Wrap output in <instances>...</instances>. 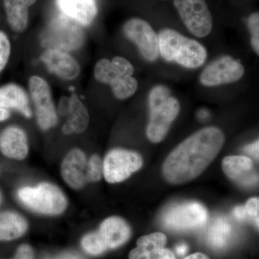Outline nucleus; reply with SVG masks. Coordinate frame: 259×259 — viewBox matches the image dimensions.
Returning <instances> with one entry per match:
<instances>
[{"label": "nucleus", "instance_id": "32", "mask_svg": "<svg viewBox=\"0 0 259 259\" xmlns=\"http://www.w3.org/2000/svg\"><path fill=\"white\" fill-rule=\"evenodd\" d=\"M258 140L255 141L253 144L248 145L244 148L245 152L248 153L250 156H253L255 159H258Z\"/></svg>", "mask_w": 259, "mask_h": 259}, {"label": "nucleus", "instance_id": "17", "mask_svg": "<svg viewBox=\"0 0 259 259\" xmlns=\"http://www.w3.org/2000/svg\"><path fill=\"white\" fill-rule=\"evenodd\" d=\"M107 250L118 248L128 241L131 228L122 218L111 217L102 222L97 232Z\"/></svg>", "mask_w": 259, "mask_h": 259}, {"label": "nucleus", "instance_id": "8", "mask_svg": "<svg viewBox=\"0 0 259 259\" xmlns=\"http://www.w3.org/2000/svg\"><path fill=\"white\" fill-rule=\"evenodd\" d=\"M174 4L191 33L197 37L210 33L212 17L205 0H174Z\"/></svg>", "mask_w": 259, "mask_h": 259}, {"label": "nucleus", "instance_id": "10", "mask_svg": "<svg viewBox=\"0 0 259 259\" xmlns=\"http://www.w3.org/2000/svg\"><path fill=\"white\" fill-rule=\"evenodd\" d=\"M28 86L35 107L37 124L44 131L55 127L58 122L57 113L49 85L40 76H32L29 79Z\"/></svg>", "mask_w": 259, "mask_h": 259}, {"label": "nucleus", "instance_id": "3", "mask_svg": "<svg viewBox=\"0 0 259 259\" xmlns=\"http://www.w3.org/2000/svg\"><path fill=\"white\" fill-rule=\"evenodd\" d=\"M148 105L150 116L146 135L151 142L159 143L166 137L180 113V102L171 96L166 87L156 85L150 92Z\"/></svg>", "mask_w": 259, "mask_h": 259}, {"label": "nucleus", "instance_id": "19", "mask_svg": "<svg viewBox=\"0 0 259 259\" xmlns=\"http://www.w3.org/2000/svg\"><path fill=\"white\" fill-rule=\"evenodd\" d=\"M66 16L83 26L93 23L97 14L95 0H56Z\"/></svg>", "mask_w": 259, "mask_h": 259}, {"label": "nucleus", "instance_id": "16", "mask_svg": "<svg viewBox=\"0 0 259 259\" xmlns=\"http://www.w3.org/2000/svg\"><path fill=\"white\" fill-rule=\"evenodd\" d=\"M223 169L231 180L238 185H254L258 182V174L253 169V163L246 156H228L223 159Z\"/></svg>", "mask_w": 259, "mask_h": 259}, {"label": "nucleus", "instance_id": "25", "mask_svg": "<svg viewBox=\"0 0 259 259\" xmlns=\"http://www.w3.org/2000/svg\"><path fill=\"white\" fill-rule=\"evenodd\" d=\"M81 243L83 250L90 255H100L107 250L97 232L86 235Z\"/></svg>", "mask_w": 259, "mask_h": 259}, {"label": "nucleus", "instance_id": "20", "mask_svg": "<svg viewBox=\"0 0 259 259\" xmlns=\"http://www.w3.org/2000/svg\"><path fill=\"white\" fill-rule=\"evenodd\" d=\"M0 107L17 110L28 118L32 117L28 95L21 87L15 83L0 88Z\"/></svg>", "mask_w": 259, "mask_h": 259}, {"label": "nucleus", "instance_id": "27", "mask_svg": "<svg viewBox=\"0 0 259 259\" xmlns=\"http://www.w3.org/2000/svg\"><path fill=\"white\" fill-rule=\"evenodd\" d=\"M103 174V163L97 155H93L88 162V182L100 180Z\"/></svg>", "mask_w": 259, "mask_h": 259}, {"label": "nucleus", "instance_id": "1", "mask_svg": "<svg viewBox=\"0 0 259 259\" xmlns=\"http://www.w3.org/2000/svg\"><path fill=\"white\" fill-rule=\"evenodd\" d=\"M224 142L221 130L215 127L199 130L168 155L163 163V176L177 185L194 180L212 163Z\"/></svg>", "mask_w": 259, "mask_h": 259}, {"label": "nucleus", "instance_id": "24", "mask_svg": "<svg viewBox=\"0 0 259 259\" xmlns=\"http://www.w3.org/2000/svg\"><path fill=\"white\" fill-rule=\"evenodd\" d=\"M71 99L69 118L66 123L69 124L75 134H81L88 128L90 116L88 109L80 101L77 95L73 94Z\"/></svg>", "mask_w": 259, "mask_h": 259}, {"label": "nucleus", "instance_id": "30", "mask_svg": "<svg viewBox=\"0 0 259 259\" xmlns=\"http://www.w3.org/2000/svg\"><path fill=\"white\" fill-rule=\"evenodd\" d=\"M34 253L31 247L23 244L18 247L13 259H33Z\"/></svg>", "mask_w": 259, "mask_h": 259}, {"label": "nucleus", "instance_id": "14", "mask_svg": "<svg viewBox=\"0 0 259 259\" xmlns=\"http://www.w3.org/2000/svg\"><path fill=\"white\" fill-rule=\"evenodd\" d=\"M40 59L51 72L61 79L72 80L79 75V64L66 51L47 49L42 53Z\"/></svg>", "mask_w": 259, "mask_h": 259}, {"label": "nucleus", "instance_id": "13", "mask_svg": "<svg viewBox=\"0 0 259 259\" xmlns=\"http://www.w3.org/2000/svg\"><path fill=\"white\" fill-rule=\"evenodd\" d=\"M61 175L69 187L75 190L82 188L88 182V161L86 155L79 148L71 150L61 164Z\"/></svg>", "mask_w": 259, "mask_h": 259}, {"label": "nucleus", "instance_id": "26", "mask_svg": "<svg viewBox=\"0 0 259 259\" xmlns=\"http://www.w3.org/2000/svg\"><path fill=\"white\" fill-rule=\"evenodd\" d=\"M248 27L251 34L250 44L253 50L259 54V14L254 13L250 15L248 19Z\"/></svg>", "mask_w": 259, "mask_h": 259}, {"label": "nucleus", "instance_id": "37", "mask_svg": "<svg viewBox=\"0 0 259 259\" xmlns=\"http://www.w3.org/2000/svg\"><path fill=\"white\" fill-rule=\"evenodd\" d=\"M0 202H1V196H0Z\"/></svg>", "mask_w": 259, "mask_h": 259}, {"label": "nucleus", "instance_id": "11", "mask_svg": "<svg viewBox=\"0 0 259 259\" xmlns=\"http://www.w3.org/2000/svg\"><path fill=\"white\" fill-rule=\"evenodd\" d=\"M124 34L139 48L145 59L153 61L159 55L158 36L146 20L140 18L130 19L123 26Z\"/></svg>", "mask_w": 259, "mask_h": 259}, {"label": "nucleus", "instance_id": "12", "mask_svg": "<svg viewBox=\"0 0 259 259\" xmlns=\"http://www.w3.org/2000/svg\"><path fill=\"white\" fill-rule=\"evenodd\" d=\"M245 69L241 63L229 56L212 61L199 76L201 83L206 87H215L239 81L244 75Z\"/></svg>", "mask_w": 259, "mask_h": 259}, {"label": "nucleus", "instance_id": "23", "mask_svg": "<svg viewBox=\"0 0 259 259\" xmlns=\"http://www.w3.org/2000/svg\"><path fill=\"white\" fill-rule=\"evenodd\" d=\"M233 235V228L228 220L217 218L209 227L207 243L213 248L222 249L228 245Z\"/></svg>", "mask_w": 259, "mask_h": 259}, {"label": "nucleus", "instance_id": "18", "mask_svg": "<svg viewBox=\"0 0 259 259\" xmlns=\"http://www.w3.org/2000/svg\"><path fill=\"white\" fill-rule=\"evenodd\" d=\"M28 151L26 134L20 127L10 126L0 134V151L6 157L23 160Z\"/></svg>", "mask_w": 259, "mask_h": 259}, {"label": "nucleus", "instance_id": "2", "mask_svg": "<svg viewBox=\"0 0 259 259\" xmlns=\"http://www.w3.org/2000/svg\"><path fill=\"white\" fill-rule=\"evenodd\" d=\"M158 36L159 54L164 60L188 69L200 67L205 62L207 51L197 40L171 28L161 30Z\"/></svg>", "mask_w": 259, "mask_h": 259}, {"label": "nucleus", "instance_id": "6", "mask_svg": "<svg viewBox=\"0 0 259 259\" xmlns=\"http://www.w3.org/2000/svg\"><path fill=\"white\" fill-rule=\"evenodd\" d=\"M80 24L66 15L52 20L41 35V42L48 49L73 51L79 49L83 42Z\"/></svg>", "mask_w": 259, "mask_h": 259}, {"label": "nucleus", "instance_id": "33", "mask_svg": "<svg viewBox=\"0 0 259 259\" xmlns=\"http://www.w3.org/2000/svg\"><path fill=\"white\" fill-rule=\"evenodd\" d=\"M233 215L238 221H246L247 214L244 206H238L233 209Z\"/></svg>", "mask_w": 259, "mask_h": 259}, {"label": "nucleus", "instance_id": "7", "mask_svg": "<svg viewBox=\"0 0 259 259\" xmlns=\"http://www.w3.org/2000/svg\"><path fill=\"white\" fill-rule=\"evenodd\" d=\"M207 220V212L203 205L197 202H185L166 209L162 223L171 231H187L203 226Z\"/></svg>", "mask_w": 259, "mask_h": 259}, {"label": "nucleus", "instance_id": "9", "mask_svg": "<svg viewBox=\"0 0 259 259\" xmlns=\"http://www.w3.org/2000/svg\"><path fill=\"white\" fill-rule=\"evenodd\" d=\"M143 165L139 153L124 149H114L107 153L103 162V175L109 183L127 180Z\"/></svg>", "mask_w": 259, "mask_h": 259}, {"label": "nucleus", "instance_id": "21", "mask_svg": "<svg viewBox=\"0 0 259 259\" xmlns=\"http://www.w3.org/2000/svg\"><path fill=\"white\" fill-rule=\"evenodd\" d=\"M37 0H4L7 20L15 32H22L28 27V8Z\"/></svg>", "mask_w": 259, "mask_h": 259}, {"label": "nucleus", "instance_id": "35", "mask_svg": "<svg viewBox=\"0 0 259 259\" xmlns=\"http://www.w3.org/2000/svg\"><path fill=\"white\" fill-rule=\"evenodd\" d=\"M10 116V110L0 107V122L8 120Z\"/></svg>", "mask_w": 259, "mask_h": 259}, {"label": "nucleus", "instance_id": "4", "mask_svg": "<svg viewBox=\"0 0 259 259\" xmlns=\"http://www.w3.org/2000/svg\"><path fill=\"white\" fill-rule=\"evenodd\" d=\"M134 74L133 65L121 56H115L112 61L102 59L94 69L97 81L110 85L114 96L120 100L129 98L137 91L138 81L133 77Z\"/></svg>", "mask_w": 259, "mask_h": 259}, {"label": "nucleus", "instance_id": "22", "mask_svg": "<svg viewBox=\"0 0 259 259\" xmlns=\"http://www.w3.org/2000/svg\"><path fill=\"white\" fill-rule=\"evenodd\" d=\"M28 223L17 213H0V241H12L25 234Z\"/></svg>", "mask_w": 259, "mask_h": 259}, {"label": "nucleus", "instance_id": "28", "mask_svg": "<svg viewBox=\"0 0 259 259\" xmlns=\"http://www.w3.org/2000/svg\"><path fill=\"white\" fill-rule=\"evenodd\" d=\"M10 53H11V44H10L9 38L4 32L0 30V72L8 64Z\"/></svg>", "mask_w": 259, "mask_h": 259}, {"label": "nucleus", "instance_id": "5", "mask_svg": "<svg viewBox=\"0 0 259 259\" xmlns=\"http://www.w3.org/2000/svg\"><path fill=\"white\" fill-rule=\"evenodd\" d=\"M18 197L29 209L47 215L61 214L67 206V200L60 189L49 183L23 187L18 190Z\"/></svg>", "mask_w": 259, "mask_h": 259}, {"label": "nucleus", "instance_id": "29", "mask_svg": "<svg viewBox=\"0 0 259 259\" xmlns=\"http://www.w3.org/2000/svg\"><path fill=\"white\" fill-rule=\"evenodd\" d=\"M247 220L253 221L257 228H258V198H252L247 202L244 206Z\"/></svg>", "mask_w": 259, "mask_h": 259}, {"label": "nucleus", "instance_id": "15", "mask_svg": "<svg viewBox=\"0 0 259 259\" xmlns=\"http://www.w3.org/2000/svg\"><path fill=\"white\" fill-rule=\"evenodd\" d=\"M166 237L161 233H153L141 237L137 247L129 253V259H175L171 250L165 248Z\"/></svg>", "mask_w": 259, "mask_h": 259}, {"label": "nucleus", "instance_id": "36", "mask_svg": "<svg viewBox=\"0 0 259 259\" xmlns=\"http://www.w3.org/2000/svg\"><path fill=\"white\" fill-rule=\"evenodd\" d=\"M184 259H209V257L202 253H195L194 254L189 255Z\"/></svg>", "mask_w": 259, "mask_h": 259}, {"label": "nucleus", "instance_id": "31", "mask_svg": "<svg viewBox=\"0 0 259 259\" xmlns=\"http://www.w3.org/2000/svg\"><path fill=\"white\" fill-rule=\"evenodd\" d=\"M71 108V99L68 97H61L59 105V112L61 115H69Z\"/></svg>", "mask_w": 259, "mask_h": 259}, {"label": "nucleus", "instance_id": "34", "mask_svg": "<svg viewBox=\"0 0 259 259\" xmlns=\"http://www.w3.org/2000/svg\"><path fill=\"white\" fill-rule=\"evenodd\" d=\"M188 245L182 243V244L178 245L176 247V252L179 255H185L187 251H188Z\"/></svg>", "mask_w": 259, "mask_h": 259}]
</instances>
